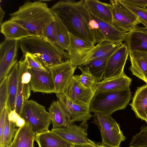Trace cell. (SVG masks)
<instances>
[{
	"instance_id": "obj_1",
	"label": "cell",
	"mask_w": 147,
	"mask_h": 147,
	"mask_svg": "<svg viewBox=\"0 0 147 147\" xmlns=\"http://www.w3.org/2000/svg\"><path fill=\"white\" fill-rule=\"evenodd\" d=\"M51 9L70 34L95 45V38L88 25L91 17L85 0L60 1Z\"/></svg>"
},
{
	"instance_id": "obj_2",
	"label": "cell",
	"mask_w": 147,
	"mask_h": 147,
	"mask_svg": "<svg viewBox=\"0 0 147 147\" xmlns=\"http://www.w3.org/2000/svg\"><path fill=\"white\" fill-rule=\"evenodd\" d=\"M9 15L11 20L24 28L32 36L45 39V30L55 19L47 4L41 1L25 2L17 11Z\"/></svg>"
},
{
	"instance_id": "obj_3",
	"label": "cell",
	"mask_w": 147,
	"mask_h": 147,
	"mask_svg": "<svg viewBox=\"0 0 147 147\" xmlns=\"http://www.w3.org/2000/svg\"><path fill=\"white\" fill-rule=\"evenodd\" d=\"M18 41L23 54L22 60L27 53H30L47 68L69 59L67 51L42 37L32 36Z\"/></svg>"
},
{
	"instance_id": "obj_4",
	"label": "cell",
	"mask_w": 147,
	"mask_h": 147,
	"mask_svg": "<svg viewBox=\"0 0 147 147\" xmlns=\"http://www.w3.org/2000/svg\"><path fill=\"white\" fill-rule=\"evenodd\" d=\"M132 98L130 88L119 91L95 92L90 104V112L111 115L124 109Z\"/></svg>"
},
{
	"instance_id": "obj_5",
	"label": "cell",
	"mask_w": 147,
	"mask_h": 147,
	"mask_svg": "<svg viewBox=\"0 0 147 147\" xmlns=\"http://www.w3.org/2000/svg\"><path fill=\"white\" fill-rule=\"evenodd\" d=\"M35 134L47 131L51 122L49 112L44 106L32 100H24L20 114Z\"/></svg>"
},
{
	"instance_id": "obj_6",
	"label": "cell",
	"mask_w": 147,
	"mask_h": 147,
	"mask_svg": "<svg viewBox=\"0 0 147 147\" xmlns=\"http://www.w3.org/2000/svg\"><path fill=\"white\" fill-rule=\"evenodd\" d=\"M93 123L96 124L100 133L101 144L108 147H120L126 139L119 125L111 117L99 113L93 115Z\"/></svg>"
},
{
	"instance_id": "obj_7",
	"label": "cell",
	"mask_w": 147,
	"mask_h": 147,
	"mask_svg": "<svg viewBox=\"0 0 147 147\" xmlns=\"http://www.w3.org/2000/svg\"><path fill=\"white\" fill-rule=\"evenodd\" d=\"M63 93L71 102L88 109L94 92L81 82L79 75L74 76L63 90Z\"/></svg>"
},
{
	"instance_id": "obj_8",
	"label": "cell",
	"mask_w": 147,
	"mask_h": 147,
	"mask_svg": "<svg viewBox=\"0 0 147 147\" xmlns=\"http://www.w3.org/2000/svg\"><path fill=\"white\" fill-rule=\"evenodd\" d=\"M110 1L112 7L113 26L127 32L132 30L140 23L137 17L119 0Z\"/></svg>"
},
{
	"instance_id": "obj_9",
	"label": "cell",
	"mask_w": 147,
	"mask_h": 147,
	"mask_svg": "<svg viewBox=\"0 0 147 147\" xmlns=\"http://www.w3.org/2000/svg\"><path fill=\"white\" fill-rule=\"evenodd\" d=\"M87 121H82L79 125L72 123L62 128H53L51 131L74 145L94 146L95 142L87 137Z\"/></svg>"
},
{
	"instance_id": "obj_10",
	"label": "cell",
	"mask_w": 147,
	"mask_h": 147,
	"mask_svg": "<svg viewBox=\"0 0 147 147\" xmlns=\"http://www.w3.org/2000/svg\"><path fill=\"white\" fill-rule=\"evenodd\" d=\"M18 40H5L0 45V82L17 62Z\"/></svg>"
},
{
	"instance_id": "obj_11",
	"label": "cell",
	"mask_w": 147,
	"mask_h": 147,
	"mask_svg": "<svg viewBox=\"0 0 147 147\" xmlns=\"http://www.w3.org/2000/svg\"><path fill=\"white\" fill-rule=\"evenodd\" d=\"M77 67L73 65L69 59L47 68L53 80L55 93H62L65 88L74 76Z\"/></svg>"
},
{
	"instance_id": "obj_12",
	"label": "cell",
	"mask_w": 147,
	"mask_h": 147,
	"mask_svg": "<svg viewBox=\"0 0 147 147\" xmlns=\"http://www.w3.org/2000/svg\"><path fill=\"white\" fill-rule=\"evenodd\" d=\"M129 54L126 45H123L115 52L107 63L102 79H107L121 76L124 73L125 65Z\"/></svg>"
},
{
	"instance_id": "obj_13",
	"label": "cell",
	"mask_w": 147,
	"mask_h": 147,
	"mask_svg": "<svg viewBox=\"0 0 147 147\" xmlns=\"http://www.w3.org/2000/svg\"><path fill=\"white\" fill-rule=\"evenodd\" d=\"M90 15L98 25V29L92 31L96 43L104 40L115 42H123L125 40L127 32L98 19L91 14Z\"/></svg>"
},
{
	"instance_id": "obj_14",
	"label": "cell",
	"mask_w": 147,
	"mask_h": 147,
	"mask_svg": "<svg viewBox=\"0 0 147 147\" xmlns=\"http://www.w3.org/2000/svg\"><path fill=\"white\" fill-rule=\"evenodd\" d=\"M69 34L70 44L67 51L69 60L73 65L77 67L84 63L95 46Z\"/></svg>"
},
{
	"instance_id": "obj_15",
	"label": "cell",
	"mask_w": 147,
	"mask_h": 147,
	"mask_svg": "<svg viewBox=\"0 0 147 147\" xmlns=\"http://www.w3.org/2000/svg\"><path fill=\"white\" fill-rule=\"evenodd\" d=\"M48 69L47 71L35 69L29 67L28 64V71L31 75L30 89L34 92L55 93L52 75Z\"/></svg>"
},
{
	"instance_id": "obj_16",
	"label": "cell",
	"mask_w": 147,
	"mask_h": 147,
	"mask_svg": "<svg viewBox=\"0 0 147 147\" xmlns=\"http://www.w3.org/2000/svg\"><path fill=\"white\" fill-rule=\"evenodd\" d=\"M55 94L71 123L76 121H87L93 116L88 109L69 100L63 93Z\"/></svg>"
},
{
	"instance_id": "obj_17",
	"label": "cell",
	"mask_w": 147,
	"mask_h": 147,
	"mask_svg": "<svg viewBox=\"0 0 147 147\" xmlns=\"http://www.w3.org/2000/svg\"><path fill=\"white\" fill-rule=\"evenodd\" d=\"M132 81L124 73L119 76L96 82L92 88L94 93L125 90L130 88Z\"/></svg>"
},
{
	"instance_id": "obj_18",
	"label": "cell",
	"mask_w": 147,
	"mask_h": 147,
	"mask_svg": "<svg viewBox=\"0 0 147 147\" xmlns=\"http://www.w3.org/2000/svg\"><path fill=\"white\" fill-rule=\"evenodd\" d=\"M125 41L129 51L147 52V28L137 25L127 32Z\"/></svg>"
},
{
	"instance_id": "obj_19",
	"label": "cell",
	"mask_w": 147,
	"mask_h": 147,
	"mask_svg": "<svg viewBox=\"0 0 147 147\" xmlns=\"http://www.w3.org/2000/svg\"><path fill=\"white\" fill-rule=\"evenodd\" d=\"M131 65L129 69L132 74L147 84V52L129 51Z\"/></svg>"
},
{
	"instance_id": "obj_20",
	"label": "cell",
	"mask_w": 147,
	"mask_h": 147,
	"mask_svg": "<svg viewBox=\"0 0 147 147\" xmlns=\"http://www.w3.org/2000/svg\"><path fill=\"white\" fill-rule=\"evenodd\" d=\"M90 14L98 19L113 26L112 5L97 0H85Z\"/></svg>"
},
{
	"instance_id": "obj_21",
	"label": "cell",
	"mask_w": 147,
	"mask_h": 147,
	"mask_svg": "<svg viewBox=\"0 0 147 147\" xmlns=\"http://www.w3.org/2000/svg\"><path fill=\"white\" fill-rule=\"evenodd\" d=\"M35 140L39 147H72L74 145L49 130L36 134Z\"/></svg>"
},
{
	"instance_id": "obj_22",
	"label": "cell",
	"mask_w": 147,
	"mask_h": 147,
	"mask_svg": "<svg viewBox=\"0 0 147 147\" xmlns=\"http://www.w3.org/2000/svg\"><path fill=\"white\" fill-rule=\"evenodd\" d=\"M129 105L136 117L144 121L147 108V84L137 88Z\"/></svg>"
},
{
	"instance_id": "obj_23",
	"label": "cell",
	"mask_w": 147,
	"mask_h": 147,
	"mask_svg": "<svg viewBox=\"0 0 147 147\" xmlns=\"http://www.w3.org/2000/svg\"><path fill=\"white\" fill-rule=\"evenodd\" d=\"M0 26L1 33L7 40H18L32 36L24 28L10 19L2 23Z\"/></svg>"
},
{
	"instance_id": "obj_24",
	"label": "cell",
	"mask_w": 147,
	"mask_h": 147,
	"mask_svg": "<svg viewBox=\"0 0 147 147\" xmlns=\"http://www.w3.org/2000/svg\"><path fill=\"white\" fill-rule=\"evenodd\" d=\"M35 135L29 125L26 123L17 129L11 143L8 147H34Z\"/></svg>"
},
{
	"instance_id": "obj_25",
	"label": "cell",
	"mask_w": 147,
	"mask_h": 147,
	"mask_svg": "<svg viewBox=\"0 0 147 147\" xmlns=\"http://www.w3.org/2000/svg\"><path fill=\"white\" fill-rule=\"evenodd\" d=\"M48 110L53 128H62L71 123L58 100H53L48 108Z\"/></svg>"
},
{
	"instance_id": "obj_26",
	"label": "cell",
	"mask_w": 147,
	"mask_h": 147,
	"mask_svg": "<svg viewBox=\"0 0 147 147\" xmlns=\"http://www.w3.org/2000/svg\"><path fill=\"white\" fill-rule=\"evenodd\" d=\"M123 44L122 42H115L105 40L99 42L90 51L83 64L88 63L96 59L104 57L113 51L118 49Z\"/></svg>"
},
{
	"instance_id": "obj_27",
	"label": "cell",
	"mask_w": 147,
	"mask_h": 147,
	"mask_svg": "<svg viewBox=\"0 0 147 147\" xmlns=\"http://www.w3.org/2000/svg\"><path fill=\"white\" fill-rule=\"evenodd\" d=\"M18 62L12 68L8 75V98L7 105L9 111L15 109L18 81Z\"/></svg>"
},
{
	"instance_id": "obj_28",
	"label": "cell",
	"mask_w": 147,
	"mask_h": 147,
	"mask_svg": "<svg viewBox=\"0 0 147 147\" xmlns=\"http://www.w3.org/2000/svg\"><path fill=\"white\" fill-rule=\"evenodd\" d=\"M117 50L113 51L104 57L96 59L88 63L81 65L88 67L90 72L96 79L97 82H99L102 79L108 61L113 54Z\"/></svg>"
},
{
	"instance_id": "obj_29",
	"label": "cell",
	"mask_w": 147,
	"mask_h": 147,
	"mask_svg": "<svg viewBox=\"0 0 147 147\" xmlns=\"http://www.w3.org/2000/svg\"><path fill=\"white\" fill-rule=\"evenodd\" d=\"M28 69V64L25 60H21L18 62V79L22 87L24 100H28L31 90L30 84L31 75Z\"/></svg>"
},
{
	"instance_id": "obj_30",
	"label": "cell",
	"mask_w": 147,
	"mask_h": 147,
	"mask_svg": "<svg viewBox=\"0 0 147 147\" xmlns=\"http://www.w3.org/2000/svg\"><path fill=\"white\" fill-rule=\"evenodd\" d=\"M55 16L59 47L62 50L67 51L70 44L69 33L59 19Z\"/></svg>"
},
{
	"instance_id": "obj_31",
	"label": "cell",
	"mask_w": 147,
	"mask_h": 147,
	"mask_svg": "<svg viewBox=\"0 0 147 147\" xmlns=\"http://www.w3.org/2000/svg\"><path fill=\"white\" fill-rule=\"evenodd\" d=\"M9 110L7 108L5 122L2 138L0 139V146L8 147L11 143L17 131L16 125L9 120L8 117Z\"/></svg>"
},
{
	"instance_id": "obj_32",
	"label": "cell",
	"mask_w": 147,
	"mask_h": 147,
	"mask_svg": "<svg viewBox=\"0 0 147 147\" xmlns=\"http://www.w3.org/2000/svg\"><path fill=\"white\" fill-rule=\"evenodd\" d=\"M121 3L132 12L138 18L140 23L147 28V9L142 8L119 0Z\"/></svg>"
},
{
	"instance_id": "obj_33",
	"label": "cell",
	"mask_w": 147,
	"mask_h": 147,
	"mask_svg": "<svg viewBox=\"0 0 147 147\" xmlns=\"http://www.w3.org/2000/svg\"><path fill=\"white\" fill-rule=\"evenodd\" d=\"M140 131L133 136L129 144V147H147V125H143Z\"/></svg>"
},
{
	"instance_id": "obj_34",
	"label": "cell",
	"mask_w": 147,
	"mask_h": 147,
	"mask_svg": "<svg viewBox=\"0 0 147 147\" xmlns=\"http://www.w3.org/2000/svg\"><path fill=\"white\" fill-rule=\"evenodd\" d=\"M78 67L82 72L81 75L79 76L81 82L86 87L92 88L94 84L97 82L90 72L88 67L82 65Z\"/></svg>"
},
{
	"instance_id": "obj_35",
	"label": "cell",
	"mask_w": 147,
	"mask_h": 147,
	"mask_svg": "<svg viewBox=\"0 0 147 147\" xmlns=\"http://www.w3.org/2000/svg\"><path fill=\"white\" fill-rule=\"evenodd\" d=\"M8 76L0 82V112L7 105L8 98Z\"/></svg>"
},
{
	"instance_id": "obj_36",
	"label": "cell",
	"mask_w": 147,
	"mask_h": 147,
	"mask_svg": "<svg viewBox=\"0 0 147 147\" xmlns=\"http://www.w3.org/2000/svg\"><path fill=\"white\" fill-rule=\"evenodd\" d=\"M44 35L46 39L59 47L56 30L55 17V19L46 28Z\"/></svg>"
},
{
	"instance_id": "obj_37",
	"label": "cell",
	"mask_w": 147,
	"mask_h": 147,
	"mask_svg": "<svg viewBox=\"0 0 147 147\" xmlns=\"http://www.w3.org/2000/svg\"><path fill=\"white\" fill-rule=\"evenodd\" d=\"M24 59L26 60L29 67L31 68L45 71H47L48 70L47 68L45 67L30 54L27 53L23 60Z\"/></svg>"
},
{
	"instance_id": "obj_38",
	"label": "cell",
	"mask_w": 147,
	"mask_h": 147,
	"mask_svg": "<svg viewBox=\"0 0 147 147\" xmlns=\"http://www.w3.org/2000/svg\"><path fill=\"white\" fill-rule=\"evenodd\" d=\"M8 117L9 120L14 123L16 126L19 127L24 126L26 123L24 119L16 112L15 109L9 111Z\"/></svg>"
},
{
	"instance_id": "obj_39",
	"label": "cell",
	"mask_w": 147,
	"mask_h": 147,
	"mask_svg": "<svg viewBox=\"0 0 147 147\" xmlns=\"http://www.w3.org/2000/svg\"><path fill=\"white\" fill-rule=\"evenodd\" d=\"M7 108V105L0 112V139L2 138L3 134Z\"/></svg>"
},
{
	"instance_id": "obj_40",
	"label": "cell",
	"mask_w": 147,
	"mask_h": 147,
	"mask_svg": "<svg viewBox=\"0 0 147 147\" xmlns=\"http://www.w3.org/2000/svg\"><path fill=\"white\" fill-rule=\"evenodd\" d=\"M124 2L142 8L147 6V0H122Z\"/></svg>"
},
{
	"instance_id": "obj_41",
	"label": "cell",
	"mask_w": 147,
	"mask_h": 147,
	"mask_svg": "<svg viewBox=\"0 0 147 147\" xmlns=\"http://www.w3.org/2000/svg\"><path fill=\"white\" fill-rule=\"evenodd\" d=\"M5 12L1 9V7L0 8V25H1L2 24V20L5 15Z\"/></svg>"
},
{
	"instance_id": "obj_42",
	"label": "cell",
	"mask_w": 147,
	"mask_h": 147,
	"mask_svg": "<svg viewBox=\"0 0 147 147\" xmlns=\"http://www.w3.org/2000/svg\"><path fill=\"white\" fill-rule=\"evenodd\" d=\"M78 147H95L94 146L87 145H75Z\"/></svg>"
},
{
	"instance_id": "obj_43",
	"label": "cell",
	"mask_w": 147,
	"mask_h": 147,
	"mask_svg": "<svg viewBox=\"0 0 147 147\" xmlns=\"http://www.w3.org/2000/svg\"><path fill=\"white\" fill-rule=\"evenodd\" d=\"M95 147H108L105 146L101 144H96L95 145Z\"/></svg>"
},
{
	"instance_id": "obj_44",
	"label": "cell",
	"mask_w": 147,
	"mask_h": 147,
	"mask_svg": "<svg viewBox=\"0 0 147 147\" xmlns=\"http://www.w3.org/2000/svg\"><path fill=\"white\" fill-rule=\"evenodd\" d=\"M145 113V117L144 121L146 122L147 125V108L146 109Z\"/></svg>"
},
{
	"instance_id": "obj_45",
	"label": "cell",
	"mask_w": 147,
	"mask_h": 147,
	"mask_svg": "<svg viewBox=\"0 0 147 147\" xmlns=\"http://www.w3.org/2000/svg\"><path fill=\"white\" fill-rule=\"evenodd\" d=\"M72 147H78V146H76V145H74Z\"/></svg>"
}]
</instances>
